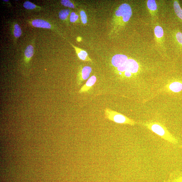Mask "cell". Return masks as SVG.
Wrapping results in <instances>:
<instances>
[{
  "instance_id": "21",
  "label": "cell",
  "mask_w": 182,
  "mask_h": 182,
  "mask_svg": "<svg viewBox=\"0 0 182 182\" xmlns=\"http://www.w3.org/2000/svg\"><path fill=\"white\" fill-rule=\"evenodd\" d=\"M79 16L74 12H72L70 14V21L72 23L75 22L78 20Z\"/></svg>"
},
{
  "instance_id": "14",
  "label": "cell",
  "mask_w": 182,
  "mask_h": 182,
  "mask_svg": "<svg viewBox=\"0 0 182 182\" xmlns=\"http://www.w3.org/2000/svg\"><path fill=\"white\" fill-rule=\"evenodd\" d=\"M23 6L25 9H41L40 6L35 5V4L30 1H26L23 4Z\"/></svg>"
},
{
  "instance_id": "25",
  "label": "cell",
  "mask_w": 182,
  "mask_h": 182,
  "mask_svg": "<svg viewBox=\"0 0 182 182\" xmlns=\"http://www.w3.org/2000/svg\"><path fill=\"white\" fill-rule=\"evenodd\" d=\"M3 1L6 2L9 1H8V0H4Z\"/></svg>"
},
{
  "instance_id": "1",
  "label": "cell",
  "mask_w": 182,
  "mask_h": 182,
  "mask_svg": "<svg viewBox=\"0 0 182 182\" xmlns=\"http://www.w3.org/2000/svg\"><path fill=\"white\" fill-rule=\"evenodd\" d=\"M144 126L149 130L163 139L173 144H176L178 143V140L162 124L157 122H150L146 123Z\"/></svg>"
},
{
  "instance_id": "4",
  "label": "cell",
  "mask_w": 182,
  "mask_h": 182,
  "mask_svg": "<svg viewBox=\"0 0 182 182\" xmlns=\"http://www.w3.org/2000/svg\"><path fill=\"white\" fill-rule=\"evenodd\" d=\"M117 70L121 73L128 71L132 74L137 73L139 66L137 62L132 59H128L126 63L123 66L117 68Z\"/></svg>"
},
{
  "instance_id": "22",
  "label": "cell",
  "mask_w": 182,
  "mask_h": 182,
  "mask_svg": "<svg viewBox=\"0 0 182 182\" xmlns=\"http://www.w3.org/2000/svg\"><path fill=\"white\" fill-rule=\"evenodd\" d=\"M132 74L130 72L127 71L124 72V76L127 78L131 77V76H132Z\"/></svg>"
},
{
  "instance_id": "18",
  "label": "cell",
  "mask_w": 182,
  "mask_h": 182,
  "mask_svg": "<svg viewBox=\"0 0 182 182\" xmlns=\"http://www.w3.org/2000/svg\"><path fill=\"white\" fill-rule=\"evenodd\" d=\"M147 6L148 8L152 11H156L157 9L156 2L154 0H148L147 1Z\"/></svg>"
},
{
  "instance_id": "7",
  "label": "cell",
  "mask_w": 182,
  "mask_h": 182,
  "mask_svg": "<svg viewBox=\"0 0 182 182\" xmlns=\"http://www.w3.org/2000/svg\"><path fill=\"white\" fill-rule=\"evenodd\" d=\"M128 59L126 55L116 54L112 57L111 63L113 66L117 68L123 66Z\"/></svg>"
},
{
  "instance_id": "23",
  "label": "cell",
  "mask_w": 182,
  "mask_h": 182,
  "mask_svg": "<svg viewBox=\"0 0 182 182\" xmlns=\"http://www.w3.org/2000/svg\"><path fill=\"white\" fill-rule=\"evenodd\" d=\"M175 182H182V178H179L176 179Z\"/></svg>"
},
{
  "instance_id": "13",
  "label": "cell",
  "mask_w": 182,
  "mask_h": 182,
  "mask_svg": "<svg viewBox=\"0 0 182 182\" xmlns=\"http://www.w3.org/2000/svg\"><path fill=\"white\" fill-rule=\"evenodd\" d=\"M13 35L15 39H18L22 34V30L20 25L17 23L14 24L13 30Z\"/></svg>"
},
{
  "instance_id": "12",
  "label": "cell",
  "mask_w": 182,
  "mask_h": 182,
  "mask_svg": "<svg viewBox=\"0 0 182 182\" xmlns=\"http://www.w3.org/2000/svg\"><path fill=\"white\" fill-rule=\"evenodd\" d=\"M173 8L176 16L182 21V9L178 1H174Z\"/></svg>"
},
{
  "instance_id": "20",
  "label": "cell",
  "mask_w": 182,
  "mask_h": 182,
  "mask_svg": "<svg viewBox=\"0 0 182 182\" xmlns=\"http://www.w3.org/2000/svg\"><path fill=\"white\" fill-rule=\"evenodd\" d=\"M80 15L81 21L84 24L87 22V16L84 11H81L80 12Z\"/></svg>"
},
{
  "instance_id": "5",
  "label": "cell",
  "mask_w": 182,
  "mask_h": 182,
  "mask_svg": "<svg viewBox=\"0 0 182 182\" xmlns=\"http://www.w3.org/2000/svg\"><path fill=\"white\" fill-rule=\"evenodd\" d=\"M92 71V68L90 66H85L80 69L77 74V84L80 85L82 84L83 81L87 80L89 77Z\"/></svg>"
},
{
  "instance_id": "24",
  "label": "cell",
  "mask_w": 182,
  "mask_h": 182,
  "mask_svg": "<svg viewBox=\"0 0 182 182\" xmlns=\"http://www.w3.org/2000/svg\"><path fill=\"white\" fill-rule=\"evenodd\" d=\"M81 40V37H79L77 38V40L78 42H80Z\"/></svg>"
},
{
  "instance_id": "19",
  "label": "cell",
  "mask_w": 182,
  "mask_h": 182,
  "mask_svg": "<svg viewBox=\"0 0 182 182\" xmlns=\"http://www.w3.org/2000/svg\"><path fill=\"white\" fill-rule=\"evenodd\" d=\"M61 4L63 6L71 8H75V7L74 4L71 1L69 0H62Z\"/></svg>"
},
{
  "instance_id": "15",
  "label": "cell",
  "mask_w": 182,
  "mask_h": 182,
  "mask_svg": "<svg viewBox=\"0 0 182 182\" xmlns=\"http://www.w3.org/2000/svg\"><path fill=\"white\" fill-rule=\"evenodd\" d=\"M70 11L69 9H64L61 10L59 13V17L61 20H65L67 19Z\"/></svg>"
},
{
  "instance_id": "6",
  "label": "cell",
  "mask_w": 182,
  "mask_h": 182,
  "mask_svg": "<svg viewBox=\"0 0 182 182\" xmlns=\"http://www.w3.org/2000/svg\"><path fill=\"white\" fill-rule=\"evenodd\" d=\"M30 24L33 27L54 30V27L51 23L45 20L40 19H35L31 21Z\"/></svg>"
},
{
  "instance_id": "2",
  "label": "cell",
  "mask_w": 182,
  "mask_h": 182,
  "mask_svg": "<svg viewBox=\"0 0 182 182\" xmlns=\"http://www.w3.org/2000/svg\"><path fill=\"white\" fill-rule=\"evenodd\" d=\"M132 12L131 7L127 4L121 5L115 12L114 23L116 27H121L130 20Z\"/></svg>"
},
{
  "instance_id": "8",
  "label": "cell",
  "mask_w": 182,
  "mask_h": 182,
  "mask_svg": "<svg viewBox=\"0 0 182 182\" xmlns=\"http://www.w3.org/2000/svg\"><path fill=\"white\" fill-rule=\"evenodd\" d=\"M97 79L96 77L95 76H91L88 79L85 84L81 88L78 92L81 94V93L88 92L95 84L96 82Z\"/></svg>"
},
{
  "instance_id": "3",
  "label": "cell",
  "mask_w": 182,
  "mask_h": 182,
  "mask_svg": "<svg viewBox=\"0 0 182 182\" xmlns=\"http://www.w3.org/2000/svg\"><path fill=\"white\" fill-rule=\"evenodd\" d=\"M104 111L105 118L115 123L128 124L131 126H134L136 124V122L133 120L111 109L106 108L105 109Z\"/></svg>"
},
{
  "instance_id": "16",
  "label": "cell",
  "mask_w": 182,
  "mask_h": 182,
  "mask_svg": "<svg viewBox=\"0 0 182 182\" xmlns=\"http://www.w3.org/2000/svg\"><path fill=\"white\" fill-rule=\"evenodd\" d=\"M155 35L158 39H160L163 36L164 31L160 26H156L154 30Z\"/></svg>"
},
{
  "instance_id": "10",
  "label": "cell",
  "mask_w": 182,
  "mask_h": 182,
  "mask_svg": "<svg viewBox=\"0 0 182 182\" xmlns=\"http://www.w3.org/2000/svg\"><path fill=\"white\" fill-rule=\"evenodd\" d=\"M34 47L31 45L28 46L26 48L25 52L24 61L26 64L29 63L31 59L34 55Z\"/></svg>"
},
{
  "instance_id": "9",
  "label": "cell",
  "mask_w": 182,
  "mask_h": 182,
  "mask_svg": "<svg viewBox=\"0 0 182 182\" xmlns=\"http://www.w3.org/2000/svg\"><path fill=\"white\" fill-rule=\"evenodd\" d=\"M70 44L75 49L76 53L77 54L79 59L83 61L92 62V60L90 59L89 57L88 56V54L87 52L84 51V50L79 48L76 47L72 44Z\"/></svg>"
},
{
  "instance_id": "11",
  "label": "cell",
  "mask_w": 182,
  "mask_h": 182,
  "mask_svg": "<svg viewBox=\"0 0 182 182\" xmlns=\"http://www.w3.org/2000/svg\"><path fill=\"white\" fill-rule=\"evenodd\" d=\"M166 88L172 92H178L182 90V84L178 82H172L167 85Z\"/></svg>"
},
{
  "instance_id": "17",
  "label": "cell",
  "mask_w": 182,
  "mask_h": 182,
  "mask_svg": "<svg viewBox=\"0 0 182 182\" xmlns=\"http://www.w3.org/2000/svg\"><path fill=\"white\" fill-rule=\"evenodd\" d=\"M175 38L177 44L182 49V33L179 31H177L175 34Z\"/></svg>"
}]
</instances>
